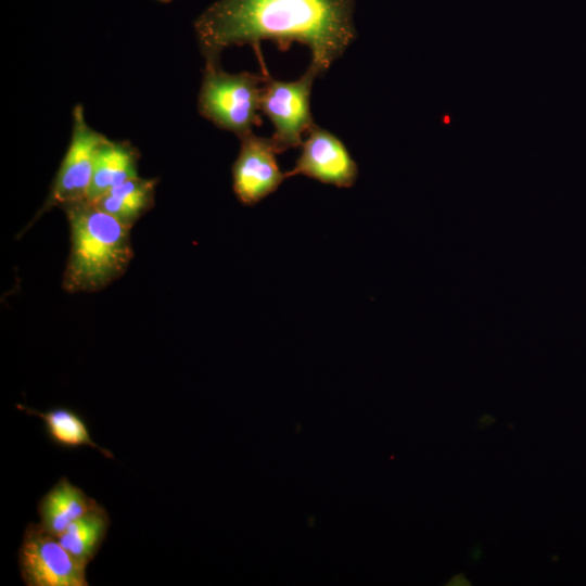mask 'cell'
Segmentation results:
<instances>
[{
    "mask_svg": "<svg viewBox=\"0 0 586 586\" xmlns=\"http://www.w3.org/2000/svg\"><path fill=\"white\" fill-rule=\"evenodd\" d=\"M355 0H218L194 22L206 62H219L222 50L270 40L281 51L294 42L307 46L311 64L323 74L356 38Z\"/></svg>",
    "mask_w": 586,
    "mask_h": 586,
    "instance_id": "obj_1",
    "label": "cell"
},
{
    "mask_svg": "<svg viewBox=\"0 0 586 586\" xmlns=\"http://www.w3.org/2000/svg\"><path fill=\"white\" fill-rule=\"evenodd\" d=\"M63 208L71 230L63 286L69 293L102 290L126 271L133 256L131 227L87 200Z\"/></svg>",
    "mask_w": 586,
    "mask_h": 586,
    "instance_id": "obj_2",
    "label": "cell"
},
{
    "mask_svg": "<svg viewBox=\"0 0 586 586\" xmlns=\"http://www.w3.org/2000/svg\"><path fill=\"white\" fill-rule=\"evenodd\" d=\"M263 75L225 72L219 62H206L199 93L200 114L217 127L239 138L262 125L260 99L267 71Z\"/></svg>",
    "mask_w": 586,
    "mask_h": 586,
    "instance_id": "obj_3",
    "label": "cell"
},
{
    "mask_svg": "<svg viewBox=\"0 0 586 586\" xmlns=\"http://www.w3.org/2000/svg\"><path fill=\"white\" fill-rule=\"evenodd\" d=\"M319 75L320 71L311 63L302 77L293 81H279L267 74L260 111L275 127L270 140L278 154L302 145V137L315 125L310 112V93Z\"/></svg>",
    "mask_w": 586,
    "mask_h": 586,
    "instance_id": "obj_4",
    "label": "cell"
},
{
    "mask_svg": "<svg viewBox=\"0 0 586 586\" xmlns=\"http://www.w3.org/2000/svg\"><path fill=\"white\" fill-rule=\"evenodd\" d=\"M21 577L27 586H88L86 565L77 561L58 537L29 522L18 548Z\"/></svg>",
    "mask_w": 586,
    "mask_h": 586,
    "instance_id": "obj_5",
    "label": "cell"
},
{
    "mask_svg": "<svg viewBox=\"0 0 586 586\" xmlns=\"http://www.w3.org/2000/svg\"><path fill=\"white\" fill-rule=\"evenodd\" d=\"M107 138L86 122L84 107L73 109V130L68 149L55 175L50 193L37 217L54 206L87 200L95 156Z\"/></svg>",
    "mask_w": 586,
    "mask_h": 586,
    "instance_id": "obj_6",
    "label": "cell"
},
{
    "mask_svg": "<svg viewBox=\"0 0 586 586\" xmlns=\"http://www.w3.org/2000/svg\"><path fill=\"white\" fill-rule=\"evenodd\" d=\"M239 139L240 151L232 166L233 191L243 205L253 206L277 191L286 177L270 138L252 131Z\"/></svg>",
    "mask_w": 586,
    "mask_h": 586,
    "instance_id": "obj_7",
    "label": "cell"
},
{
    "mask_svg": "<svg viewBox=\"0 0 586 586\" xmlns=\"http://www.w3.org/2000/svg\"><path fill=\"white\" fill-rule=\"evenodd\" d=\"M307 133L295 166L285 173V177L303 175L339 188L353 187L358 166L344 143L316 124Z\"/></svg>",
    "mask_w": 586,
    "mask_h": 586,
    "instance_id": "obj_8",
    "label": "cell"
},
{
    "mask_svg": "<svg viewBox=\"0 0 586 586\" xmlns=\"http://www.w3.org/2000/svg\"><path fill=\"white\" fill-rule=\"evenodd\" d=\"M99 502L62 476L38 501L39 524L59 536Z\"/></svg>",
    "mask_w": 586,
    "mask_h": 586,
    "instance_id": "obj_9",
    "label": "cell"
},
{
    "mask_svg": "<svg viewBox=\"0 0 586 586\" xmlns=\"http://www.w3.org/2000/svg\"><path fill=\"white\" fill-rule=\"evenodd\" d=\"M139 153L126 141L106 139L99 149L87 201L93 202L127 180L139 177Z\"/></svg>",
    "mask_w": 586,
    "mask_h": 586,
    "instance_id": "obj_10",
    "label": "cell"
},
{
    "mask_svg": "<svg viewBox=\"0 0 586 586\" xmlns=\"http://www.w3.org/2000/svg\"><path fill=\"white\" fill-rule=\"evenodd\" d=\"M16 408L27 415L38 417L43 422L48 438L56 446L65 449H76L84 446L92 447L104 457L113 459V454L99 446L92 438L84 417L68 407H52L47 411H38L25 405Z\"/></svg>",
    "mask_w": 586,
    "mask_h": 586,
    "instance_id": "obj_11",
    "label": "cell"
},
{
    "mask_svg": "<svg viewBox=\"0 0 586 586\" xmlns=\"http://www.w3.org/2000/svg\"><path fill=\"white\" fill-rule=\"evenodd\" d=\"M156 179L133 178L91 202L124 225L131 227L154 202Z\"/></svg>",
    "mask_w": 586,
    "mask_h": 586,
    "instance_id": "obj_12",
    "label": "cell"
},
{
    "mask_svg": "<svg viewBox=\"0 0 586 586\" xmlns=\"http://www.w3.org/2000/svg\"><path fill=\"white\" fill-rule=\"evenodd\" d=\"M110 515L98 504L58 536L61 545L80 563L88 565L99 552L110 528Z\"/></svg>",
    "mask_w": 586,
    "mask_h": 586,
    "instance_id": "obj_13",
    "label": "cell"
},
{
    "mask_svg": "<svg viewBox=\"0 0 586 586\" xmlns=\"http://www.w3.org/2000/svg\"><path fill=\"white\" fill-rule=\"evenodd\" d=\"M160 2H163V3H169L171 0H157Z\"/></svg>",
    "mask_w": 586,
    "mask_h": 586,
    "instance_id": "obj_14",
    "label": "cell"
}]
</instances>
